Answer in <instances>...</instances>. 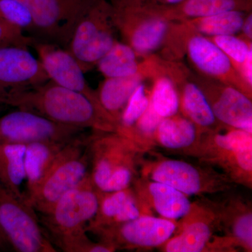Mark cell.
Masks as SVG:
<instances>
[{"mask_svg":"<svg viewBox=\"0 0 252 252\" xmlns=\"http://www.w3.org/2000/svg\"><path fill=\"white\" fill-rule=\"evenodd\" d=\"M0 103L39 114L63 125L117 132V123L101 106L51 80L14 91L3 97Z\"/></svg>","mask_w":252,"mask_h":252,"instance_id":"cell-1","label":"cell"},{"mask_svg":"<svg viewBox=\"0 0 252 252\" xmlns=\"http://www.w3.org/2000/svg\"><path fill=\"white\" fill-rule=\"evenodd\" d=\"M94 132L89 141V172L94 187L101 192L131 187L139 177V165L146 152L117 132Z\"/></svg>","mask_w":252,"mask_h":252,"instance_id":"cell-2","label":"cell"},{"mask_svg":"<svg viewBox=\"0 0 252 252\" xmlns=\"http://www.w3.org/2000/svg\"><path fill=\"white\" fill-rule=\"evenodd\" d=\"M191 157L221 172L235 185L252 188V133L220 124L200 132Z\"/></svg>","mask_w":252,"mask_h":252,"instance_id":"cell-3","label":"cell"},{"mask_svg":"<svg viewBox=\"0 0 252 252\" xmlns=\"http://www.w3.org/2000/svg\"><path fill=\"white\" fill-rule=\"evenodd\" d=\"M145 154L139 165V176L154 182H161L190 196L228 193L235 185L214 167L192 163L182 159L171 158L154 150Z\"/></svg>","mask_w":252,"mask_h":252,"instance_id":"cell-4","label":"cell"},{"mask_svg":"<svg viewBox=\"0 0 252 252\" xmlns=\"http://www.w3.org/2000/svg\"><path fill=\"white\" fill-rule=\"evenodd\" d=\"M90 136L81 135L61 149L42 180L24 193L35 211L46 213L64 194L75 187L89 173Z\"/></svg>","mask_w":252,"mask_h":252,"instance_id":"cell-5","label":"cell"},{"mask_svg":"<svg viewBox=\"0 0 252 252\" xmlns=\"http://www.w3.org/2000/svg\"><path fill=\"white\" fill-rule=\"evenodd\" d=\"M0 229L9 249L17 252H56L36 211L25 198L0 184Z\"/></svg>","mask_w":252,"mask_h":252,"instance_id":"cell-6","label":"cell"},{"mask_svg":"<svg viewBox=\"0 0 252 252\" xmlns=\"http://www.w3.org/2000/svg\"><path fill=\"white\" fill-rule=\"evenodd\" d=\"M112 5L94 0L79 21L67 49L84 73L91 70L115 44Z\"/></svg>","mask_w":252,"mask_h":252,"instance_id":"cell-7","label":"cell"},{"mask_svg":"<svg viewBox=\"0 0 252 252\" xmlns=\"http://www.w3.org/2000/svg\"><path fill=\"white\" fill-rule=\"evenodd\" d=\"M99 190L90 172L79 185L69 190L41 215V223L53 244L58 239L86 231V226L97 214Z\"/></svg>","mask_w":252,"mask_h":252,"instance_id":"cell-8","label":"cell"},{"mask_svg":"<svg viewBox=\"0 0 252 252\" xmlns=\"http://www.w3.org/2000/svg\"><path fill=\"white\" fill-rule=\"evenodd\" d=\"M32 16L37 40L66 49L76 26L94 0H19Z\"/></svg>","mask_w":252,"mask_h":252,"instance_id":"cell-9","label":"cell"},{"mask_svg":"<svg viewBox=\"0 0 252 252\" xmlns=\"http://www.w3.org/2000/svg\"><path fill=\"white\" fill-rule=\"evenodd\" d=\"M175 234L160 247L164 252H210L220 233L219 202L201 197L191 203L186 216L178 220Z\"/></svg>","mask_w":252,"mask_h":252,"instance_id":"cell-10","label":"cell"},{"mask_svg":"<svg viewBox=\"0 0 252 252\" xmlns=\"http://www.w3.org/2000/svg\"><path fill=\"white\" fill-rule=\"evenodd\" d=\"M178 222L142 215L121 224L94 230L102 242L117 250L160 248L175 234Z\"/></svg>","mask_w":252,"mask_h":252,"instance_id":"cell-11","label":"cell"},{"mask_svg":"<svg viewBox=\"0 0 252 252\" xmlns=\"http://www.w3.org/2000/svg\"><path fill=\"white\" fill-rule=\"evenodd\" d=\"M85 129L63 125L28 111L18 109L0 118V143L26 144L38 142L67 143Z\"/></svg>","mask_w":252,"mask_h":252,"instance_id":"cell-12","label":"cell"},{"mask_svg":"<svg viewBox=\"0 0 252 252\" xmlns=\"http://www.w3.org/2000/svg\"><path fill=\"white\" fill-rule=\"evenodd\" d=\"M32 47L35 50L38 59L50 80L84 94L94 104L101 106L97 92L89 85L84 76L85 73L67 49L57 44L40 40L34 41Z\"/></svg>","mask_w":252,"mask_h":252,"instance_id":"cell-13","label":"cell"},{"mask_svg":"<svg viewBox=\"0 0 252 252\" xmlns=\"http://www.w3.org/2000/svg\"><path fill=\"white\" fill-rule=\"evenodd\" d=\"M50 80L39 59L21 46H0V100L14 91Z\"/></svg>","mask_w":252,"mask_h":252,"instance_id":"cell-14","label":"cell"},{"mask_svg":"<svg viewBox=\"0 0 252 252\" xmlns=\"http://www.w3.org/2000/svg\"><path fill=\"white\" fill-rule=\"evenodd\" d=\"M132 188L139 201L148 212H154L160 217L178 221L187 215L191 202L188 195L170 186L154 182L139 176Z\"/></svg>","mask_w":252,"mask_h":252,"instance_id":"cell-15","label":"cell"},{"mask_svg":"<svg viewBox=\"0 0 252 252\" xmlns=\"http://www.w3.org/2000/svg\"><path fill=\"white\" fill-rule=\"evenodd\" d=\"M202 90L220 124L252 133V97L230 85Z\"/></svg>","mask_w":252,"mask_h":252,"instance_id":"cell-16","label":"cell"},{"mask_svg":"<svg viewBox=\"0 0 252 252\" xmlns=\"http://www.w3.org/2000/svg\"><path fill=\"white\" fill-rule=\"evenodd\" d=\"M142 215H150L141 205L132 186L113 192L99 190L97 214L86 226V231L121 224Z\"/></svg>","mask_w":252,"mask_h":252,"instance_id":"cell-17","label":"cell"},{"mask_svg":"<svg viewBox=\"0 0 252 252\" xmlns=\"http://www.w3.org/2000/svg\"><path fill=\"white\" fill-rule=\"evenodd\" d=\"M220 235L228 238L235 248L252 252L251 203L240 195H229L219 202Z\"/></svg>","mask_w":252,"mask_h":252,"instance_id":"cell-18","label":"cell"},{"mask_svg":"<svg viewBox=\"0 0 252 252\" xmlns=\"http://www.w3.org/2000/svg\"><path fill=\"white\" fill-rule=\"evenodd\" d=\"M200 135L196 125L179 113L161 119L154 134V145L168 152L191 157Z\"/></svg>","mask_w":252,"mask_h":252,"instance_id":"cell-19","label":"cell"},{"mask_svg":"<svg viewBox=\"0 0 252 252\" xmlns=\"http://www.w3.org/2000/svg\"><path fill=\"white\" fill-rule=\"evenodd\" d=\"M188 54L193 64L205 74L221 80H231L233 76L235 77L233 62L205 36H192L188 43Z\"/></svg>","mask_w":252,"mask_h":252,"instance_id":"cell-20","label":"cell"},{"mask_svg":"<svg viewBox=\"0 0 252 252\" xmlns=\"http://www.w3.org/2000/svg\"><path fill=\"white\" fill-rule=\"evenodd\" d=\"M149 7L166 18L207 17L225 11H248L252 0H186L175 6L149 4Z\"/></svg>","mask_w":252,"mask_h":252,"instance_id":"cell-21","label":"cell"},{"mask_svg":"<svg viewBox=\"0 0 252 252\" xmlns=\"http://www.w3.org/2000/svg\"><path fill=\"white\" fill-rule=\"evenodd\" d=\"M142 82V73L129 77L106 78L98 91H96L102 108L115 120L118 126L126 104Z\"/></svg>","mask_w":252,"mask_h":252,"instance_id":"cell-22","label":"cell"},{"mask_svg":"<svg viewBox=\"0 0 252 252\" xmlns=\"http://www.w3.org/2000/svg\"><path fill=\"white\" fill-rule=\"evenodd\" d=\"M67 143L38 142L26 144L25 172L27 190L34 188L42 180L58 154Z\"/></svg>","mask_w":252,"mask_h":252,"instance_id":"cell-23","label":"cell"},{"mask_svg":"<svg viewBox=\"0 0 252 252\" xmlns=\"http://www.w3.org/2000/svg\"><path fill=\"white\" fill-rule=\"evenodd\" d=\"M26 148L25 144L0 143V184L20 198L24 197L21 185L26 179Z\"/></svg>","mask_w":252,"mask_h":252,"instance_id":"cell-24","label":"cell"},{"mask_svg":"<svg viewBox=\"0 0 252 252\" xmlns=\"http://www.w3.org/2000/svg\"><path fill=\"white\" fill-rule=\"evenodd\" d=\"M180 98L183 115L196 125L200 132L213 130L220 125L201 88L195 83L184 86Z\"/></svg>","mask_w":252,"mask_h":252,"instance_id":"cell-25","label":"cell"},{"mask_svg":"<svg viewBox=\"0 0 252 252\" xmlns=\"http://www.w3.org/2000/svg\"><path fill=\"white\" fill-rule=\"evenodd\" d=\"M96 66L105 78L129 77L141 73L135 50L117 41Z\"/></svg>","mask_w":252,"mask_h":252,"instance_id":"cell-26","label":"cell"},{"mask_svg":"<svg viewBox=\"0 0 252 252\" xmlns=\"http://www.w3.org/2000/svg\"><path fill=\"white\" fill-rule=\"evenodd\" d=\"M245 16L244 11H225L207 17L194 18L190 21L197 31L212 36L233 35L242 30Z\"/></svg>","mask_w":252,"mask_h":252,"instance_id":"cell-27","label":"cell"},{"mask_svg":"<svg viewBox=\"0 0 252 252\" xmlns=\"http://www.w3.org/2000/svg\"><path fill=\"white\" fill-rule=\"evenodd\" d=\"M151 102L155 112L162 119L173 117L180 113V94L170 78L161 77L155 81L151 93Z\"/></svg>","mask_w":252,"mask_h":252,"instance_id":"cell-28","label":"cell"},{"mask_svg":"<svg viewBox=\"0 0 252 252\" xmlns=\"http://www.w3.org/2000/svg\"><path fill=\"white\" fill-rule=\"evenodd\" d=\"M150 99L151 94L147 92L143 83H141L130 96L123 111L118 126V133L125 137L128 135L136 123L148 108Z\"/></svg>","mask_w":252,"mask_h":252,"instance_id":"cell-29","label":"cell"},{"mask_svg":"<svg viewBox=\"0 0 252 252\" xmlns=\"http://www.w3.org/2000/svg\"><path fill=\"white\" fill-rule=\"evenodd\" d=\"M0 18L36 39L32 16L19 0H0Z\"/></svg>","mask_w":252,"mask_h":252,"instance_id":"cell-30","label":"cell"},{"mask_svg":"<svg viewBox=\"0 0 252 252\" xmlns=\"http://www.w3.org/2000/svg\"><path fill=\"white\" fill-rule=\"evenodd\" d=\"M54 245L65 252H113L114 248L107 244L92 241L86 232L63 237L54 242Z\"/></svg>","mask_w":252,"mask_h":252,"instance_id":"cell-31","label":"cell"},{"mask_svg":"<svg viewBox=\"0 0 252 252\" xmlns=\"http://www.w3.org/2000/svg\"><path fill=\"white\" fill-rule=\"evenodd\" d=\"M212 41L228 58L232 62L242 64L252 51L251 44L233 35L213 36Z\"/></svg>","mask_w":252,"mask_h":252,"instance_id":"cell-32","label":"cell"},{"mask_svg":"<svg viewBox=\"0 0 252 252\" xmlns=\"http://www.w3.org/2000/svg\"><path fill=\"white\" fill-rule=\"evenodd\" d=\"M35 38L0 18V46L32 47Z\"/></svg>","mask_w":252,"mask_h":252,"instance_id":"cell-33","label":"cell"},{"mask_svg":"<svg viewBox=\"0 0 252 252\" xmlns=\"http://www.w3.org/2000/svg\"><path fill=\"white\" fill-rule=\"evenodd\" d=\"M242 74L243 75L245 82L250 88L252 86V51L248 55V58L241 65Z\"/></svg>","mask_w":252,"mask_h":252,"instance_id":"cell-34","label":"cell"},{"mask_svg":"<svg viewBox=\"0 0 252 252\" xmlns=\"http://www.w3.org/2000/svg\"><path fill=\"white\" fill-rule=\"evenodd\" d=\"M242 30L243 31L244 34L246 35L249 39L252 40V14L248 15V17L245 18L244 21Z\"/></svg>","mask_w":252,"mask_h":252,"instance_id":"cell-35","label":"cell"},{"mask_svg":"<svg viewBox=\"0 0 252 252\" xmlns=\"http://www.w3.org/2000/svg\"><path fill=\"white\" fill-rule=\"evenodd\" d=\"M142 1L149 4L162 5V6H175L184 2L186 0H142Z\"/></svg>","mask_w":252,"mask_h":252,"instance_id":"cell-36","label":"cell"},{"mask_svg":"<svg viewBox=\"0 0 252 252\" xmlns=\"http://www.w3.org/2000/svg\"><path fill=\"white\" fill-rule=\"evenodd\" d=\"M9 249L8 244L6 243V239H5L2 232L0 229V250H7Z\"/></svg>","mask_w":252,"mask_h":252,"instance_id":"cell-37","label":"cell"}]
</instances>
